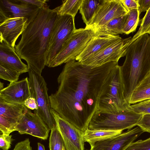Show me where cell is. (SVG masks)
Listing matches in <instances>:
<instances>
[{"instance_id":"cb8c5ba5","label":"cell","mask_w":150,"mask_h":150,"mask_svg":"<svg viewBox=\"0 0 150 150\" xmlns=\"http://www.w3.org/2000/svg\"><path fill=\"white\" fill-rule=\"evenodd\" d=\"M82 0H66L63 1L59 6L57 12L59 15H69L74 19L81 4Z\"/></svg>"},{"instance_id":"7c38bea8","label":"cell","mask_w":150,"mask_h":150,"mask_svg":"<svg viewBox=\"0 0 150 150\" xmlns=\"http://www.w3.org/2000/svg\"><path fill=\"white\" fill-rule=\"evenodd\" d=\"M27 108L24 104L9 103L0 98V130L3 134L10 135Z\"/></svg>"},{"instance_id":"5bb4252c","label":"cell","mask_w":150,"mask_h":150,"mask_svg":"<svg viewBox=\"0 0 150 150\" xmlns=\"http://www.w3.org/2000/svg\"><path fill=\"white\" fill-rule=\"evenodd\" d=\"M52 112L66 150H84L83 132L61 117L52 109Z\"/></svg>"},{"instance_id":"7402d4cb","label":"cell","mask_w":150,"mask_h":150,"mask_svg":"<svg viewBox=\"0 0 150 150\" xmlns=\"http://www.w3.org/2000/svg\"><path fill=\"white\" fill-rule=\"evenodd\" d=\"M150 99V71L133 91L129 104Z\"/></svg>"},{"instance_id":"9a60e30c","label":"cell","mask_w":150,"mask_h":150,"mask_svg":"<svg viewBox=\"0 0 150 150\" xmlns=\"http://www.w3.org/2000/svg\"><path fill=\"white\" fill-rule=\"evenodd\" d=\"M144 132L138 126L115 137L97 142L89 150H125Z\"/></svg>"},{"instance_id":"f1b7e54d","label":"cell","mask_w":150,"mask_h":150,"mask_svg":"<svg viewBox=\"0 0 150 150\" xmlns=\"http://www.w3.org/2000/svg\"><path fill=\"white\" fill-rule=\"evenodd\" d=\"M128 108L138 113L150 114V99L130 105Z\"/></svg>"},{"instance_id":"484cf974","label":"cell","mask_w":150,"mask_h":150,"mask_svg":"<svg viewBox=\"0 0 150 150\" xmlns=\"http://www.w3.org/2000/svg\"><path fill=\"white\" fill-rule=\"evenodd\" d=\"M51 130L49 142L50 150H67L63 138L57 127Z\"/></svg>"},{"instance_id":"52a82bcc","label":"cell","mask_w":150,"mask_h":150,"mask_svg":"<svg viewBox=\"0 0 150 150\" xmlns=\"http://www.w3.org/2000/svg\"><path fill=\"white\" fill-rule=\"evenodd\" d=\"M95 34V31L91 28L85 27L76 29L65 42L48 67H55L75 60Z\"/></svg>"},{"instance_id":"8992f818","label":"cell","mask_w":150,"mask_h":150,"mask_svg":"<svg viewBox=\"0 0 150 150\" xmlns=\"http://www.w3.org/2000/svg\"><path fill=\"white\" fill-rule=\"evenodd\" d=\"M28 67L30 89L31 96L35 98L38 107L34 112L51 130L57 127V124L50 105L47 83L41 74L33 67Z\"/></svg>"},{"instance_id":"603a6c76","label":"cell","mask_w":150,"mask_h":150,"mask_svg":"<svg viewBox=\"0 0 150 150\" xmlns=\"http://www.w3.org/2000/svg\"><path fill=\"white\" fill-rule=\"evenodd\" d=\"M103 0H82L79 12L86 26H88L96 10Z\"/></svg>"},{"instance_id":"6da1fadb","label":"cell","mask_w":150,"mask_h":150,"mask_svg":"<svg viewBox=\"0 0 150 150\" xmlns=\"http://www.w3.org/2000/svg\"><path fill=\"white\" fill-rule=\"evenodd\" d=\"M118 62L91 68L76 60L66 63L59 76L56 92L49 96L52 109L83 132L96 112L102 85Z\"/></svg>"},{"instance_id":"d6986e66","label":"cell","mask_w":150,"mask_h":150,"mask_svg":"<svg viewBox=\"0 0 150 150\" xmlns=\"http://www.w3.org/2000/svg\"><path fill=\"white\" fill-rule=\"evenodd\" d=\"M121 39L119 35L103 36L97 35L96 34L75 60L81 62L91 57L109 45Z\"/></svg>"},{"instance_id":"d590c367","label":"cell","mask_w":150,"mask_h":150,"mask_svg":"<svg viewBox=\"0 0 150 150\" xmlns=\"http://www.w3.org/2000/svg\"><path fill=\"white\" fill-rule=\"evenodd\" d=\"M23 104L27 108L30 110H36L38 108L35 98L32 96L27 99Z\"/></svg>"},{"instance_id":"7a4b0ae2","label":"cell","mask_w":150,"mask_h":150,"mask_svg":"<svg viewBox=\"0 0 150 150\" xmlns=\"http://www.w3.org/2000/svg\"><path fill=\"white\" fill-rule=\"evenodd\" d=\"M59 7L52 9L47 5L40 9L36 18L23 31L21 40L14 47L21 59L40 74L46 66L47 49Z\"/></svg>"},{"instance_id":"9c48e42d","label":"cell","mask_w":150,"mask_h":150,"mask_svg":"<svg viewBox=\"0 0 150 150\" xmlns=\"http://www.w3.org/2000/svg\"><path fill=\"white\" fill-rule=\"evenodd\" d=\"M132 38L129 37L122 38L109 45L93 56L80 62L84 65L92 68L110 62H118L121 57L125 55L127 49Z\"/></svg>"},{"instance_id":"74e56055","label":"cell","mask_w":150,"mask_h":150,"mask_svg":"<svg viewBox=\"0 0 150 150\" xmlns=\"http://www.w3.org/2000/svg\"><path fill=\"white\" fill-rule=\"evenodd\" d=\"M38 146V150H45L44 145L40 142L37 143Z\"/></svg>"},{"instance_id":"ab89813d","label":"cell","mask_w":150,"mask_h":150,"mask_svg":"<svg viewBox=\"0 0 150 150\" xmlns=\"http://www.w3.org/2000/svg\"><path fill=\"white\" fill-rule=\"evenodd\" d=\"M148 34H149V36L150 37V32H149V33Z\"/></svg>"},{"instance_id":"d4e9b609","label":"cell","mask_w":150,"mask_h":150,"mask_svg":"<svg viewBox=\"0 0 150 150\" xmlns=\"http://www.w3.org/2000/svg\"><path fill=\"white\" fill-rule=\"evenodd\" d=\"M138 9H134L128 11L123 30V33L128 35L135 31L139 22Z\"/></svg>"},{"instance_id":"4316f807","label":"cell","mask_w":150,"mask_h":150,"mask_svg":"<svg viewBox=\"0 0 150 150\" xmlns=\"http://www.w3.org/2000/svg\"><path fill=\"white\" fill-rule=\"evenodd\" d=\"M150 32V8L146 12L144 17L142 19L140 27L137 33L132 38L131 43L140 36Z\"/></svg>"},{"instance_id":"ffe728a7","label":"cell","mask_w":150,"mask_h":150,"mask_svg":"<svg viewBox=\"0 0 150 150\" xmlns=\"http://www.w3.org/2000/svg\"><path fill=\"white\" fill-rule=\"evenodd\" d=\"M127 14L110 21L102 27L96 30V34L99 36H115L123 33V30Z\"/></svg>"},{"instance_id":"1f68e13d","label":"cell","mask_w":150,"mask_h":150,"mask_svg":"<svg viewBox=\"0 0 150 150\" xmlns=\"http://www.w3.org/2000/svg\"><path fill=\"white\" fill-rule=\"evenodd\" d=\"M137 126L144 132L150 133V114H143Z\"/></svg>"},{"instance_id":"ba28073f","label":"cell","mask_w":150,"mask_h":150,"mask_svg":"<svg viewBox=\"0 0 150 150\" xmlns=\"http://www.w3.org/2000/svg\"><path fill=\"white\" fill-rule=\"evenodd\" d=\"M74 19L68 15H59L52 32L47 54L48 67L61 50L63 44L76 29Z\"/></svg>"},{"instance_id":"4fadbf2b","label":"cell","mask_w":150,"mask_h":150,"mask_svg":"<svg viewBox=\"0 0 150 150\" xmlns=\"http://www.w3.org/2000/svg\"><path fill=\"white\" fill-rule=\"evenodd\" d=\"M15 129L21 134H30L43 140L47 139L50 130L37 114L28 108L19 120Z\"/></svg>"},{"instance_id":"5b68a950","label":"cell","mask_w":150,"mask_h":150,"mask_svg":"<svg viewBox=\"0 0 150 150\" xmlns=\"http://www.w3.org/2000/svg\"><path fill=\"white\" fill-rule=\"evenodd\" d=\"M143 114L128 108L119 112L96 111L92 117L88 129L93 130H122L137 126Z\"/></svg>"},{"instance_id":"4dcf8cb0","label":"cell","mask_w":150,"mask_h":150,"mask_svg":"<svg viewBox=\"0 0 150 150\" xmlns=\"http://www.w3.org/2000/svg\"><path fill=\"white\" fill-rule=\"evenodd\" d=\"M12 136L4 134L0 135V148L3 150H8L11 146L13 139Z\"/></svg>"},{"instance_id":"83f0119b","label":"cell","mask_w":150,"mask_h":150,"mask_svg":"<svg viewBox=\"0 0 150 150\" xmlns=\"http://www.w3.org/2000/svg\"><path fill=\"white\" fill-rule=\"evenodd\" d=\"M21 74L16 71L0 65V78L13 83L18 81Z\"/></svg>"},{"instance_id":"e575fe53","label":"cell","mask_w":150,"mask_h":150,"mask_svg":"<svg viewBox=\"0 0 150 150\" xmlns=\"http://www.w3.org/2000/svg\"><path fill=\"white\" fill-rule=\"evenodd\" d=\"M21 1L25 3L36 6L40 9L48 5L47 2L49 1L46 0H21Z\"/></svg>"},{"instance_id":"8fae6325","label":"cell","mask_w":150,"mask_h":150,"mask_svg":"<svg viewBox=\"0 0 150 150\" xmlns=\"http://www.w3.org/2000/svg\"><path fill=\"white\" fill-rule=\"evenodd\" d=\"M40 9L21 0H0V23L11 18H26L28 25L38 15Z\"/></svg>"},{"instance_id":"e0dca14e","label":"cell","mask_w":150,"mask_h":150,"mask_svg":"<svg viewBox=\"0 0 150 150\" xmlns=\"http://www.w3.org/2000/svg\"><path fill=\"white\" fill-rule=\"evenodd\" d=\"M24 17L7 19L0 23V42L4 41L13 48L19 36L28 26Z\"/></svg>"},{"instance_id":"2e32d148","label":"cell","mask_w":150,"mask_h":150,"mask_svg":"<svg viewBox=\"0 0 150 150\" xmlns=\"http://www.w3.org/2000/svg\"><path fill=\"white\" fill-rule=\"evenodd\" d=\"M31 96L28 77L17 82L10 83L0 91V98L9 103L23 104Z\"/></svg>"},{"instance_id":"d6a6232c","label":"cell","mask_w":150,"mask_h":150,"mask_svg":"<svg viewBox=\"0 0 150 150\" xmlns=\"http://www.w3.org/2000/svg\"><path fill=\"white\" fill-rule=\"evenodd\" d=\"M13 150H32L28 138L18 142Z\"/></svg>"},{"instance_id":"3957f363","label":"cell","mask_w":150,"mask_h":150,"mask_svg":"<svg viewBox=\"0 0 150 150\" xmlns=\"http://www.w3.org/2000/svg\"><path fill=\"white\" fill-rule=\"evenodd\" d=\"M125 59L120 66L124 95L129 105L131 94L150 71V37L148 34L139 37L130 43Z\"/></svg>"},{"instance_id":"44dd1931","label":"cell","mask_w":150,"mask_h":150,"mask_svg":"<svg viewBox=\"0 0 150 150\" xmlns=\"http://www.w3.org/2000/svg\"><path fill=\"white\" fill-rule=\"evenodd\" d=\"M122 130H93L87 129L83 132L84 142H88L92 146L98 141L115 137L122 133Z\"/></svg>"},{"instance_id":"30bf717a","label":"cell","mask_w":150,"mask_h":150,"mask_svg":"<svg viewBox=\"0 0 150 150\" xmlns=\"http://www.w3.org/2000/svg\"><path fill=\"white\" fill-rule=\"evenodd\" d=\"M128 11L121 0H103L86 28L96 31L115 18L123 16Z\"/></svg>"},{"instance_id":"836d02e7","label":"cell","mask_w":150,"mask_h":150,"mask_svg":"<svg viewBox=\"0 0 150 150\" xmlns=\"http://www.w3.org/2000/svg\"><path fill=\"white\" fill-rule=\"evenodd\" d=\"M123 5L128 11L134 9H138V0H121Z\"/></svg>"},{"instance_id":"f35d334b","label":"cell","mask_w":150,"mask_h":150,"mask_svg":"<svg viewBox=\"0 0 150 150\" xmlns=\"http://www.w3.org/2000/svg\"><path fill=\"white\" fill-rule=\"evenodd\" d=\"M4 85L3 83L1 82H0V90L3 88Z\"/></svg>"},{"instance_id":"f546056e","label":"cell","mask_w":150,"mask_h":150,"mask_svg":"<svg viewBox=\"0 0 150 150\" xmlns=\"http://www.w3.org/2000/svg\"><path fill=\"white\" fill-rule=\"evenodd\" d=\"M125 150H150V137L133 142Z\"/></svg>"},{"instance_id":"ac0fdd59","label":"cell","mask_w":150,"mask_h":150,"mask_svg":"<svg viewBox=\"0 0 150 150\" xmlns=\"http://www.w3.org/2000/svg\"><path fill=\"white\" fill-rule=\"evenodd\" d=\"M0 65L17 71L21 74L28 71V67L23 63L13 48L4 41L0 42Z\"/></svg>"},{"instance_id":"277c9868","label":"cell","mask_w":150,"mask_h":150,"mask_svg":"<svg viewBox=\"0 0 150 150\" xmlns=\"http://www.w3.org/2000/svg\"><path fill=\"white\" fill-rule=\"evenodd\" d=\"M129 105L124 95V87L120 66H115L108 74L101 88L97 111L119 112Z\"/></svg>"},{"instance_id":"8d00e7d4","label":"cell","mask_w":150,"mask_h":150,"mask_svg":"<svg viewBox=\"0 0 150 150\" xmlns=\"http://www.w3.org/2000/svg\"><path fill=\"white\" fill-rule=\"evenodd\" d=\"M139 15L142 12L147 11L150 8V0H138Z\"/></svg>"}]
</instances>
